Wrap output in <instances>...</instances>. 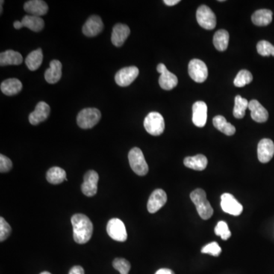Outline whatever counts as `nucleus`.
<instances>
[{"label":"nucleus","mask_w":274,"mask_h":274,"mask_svg":"<svg viewBox=\"0 0 274 274\" xmlns=\"http://www.w3.org/2000/svg\"><path fill=\"white\" fill-rule=\"evenodd\" d=\"M73 228V239L76 243L86 244L90 240L93 233V224L84 214H75L71 219Z\"/></svg>","instance_id":"1"},{"label":"nucleus","mask_w":274,"mask_h":274,"mask_svg":"<svg viewBox=\"0 0 274 274\" xmlns=\"http://www.w3.org/2000/svg\"><path fill=\"white\" fill-rule=\"evenodd\" d=\"M190 199L194 204L198 214L204 220L210 219L213 214V207L207 199V193L203 189H196L190 193Z\"/></svg>","instance_id":"2"},{"label":"nucleus","mask_w":274,"mask_h":274,"mask_svg":"<svg viewBox=\"0 0 274 274\" xmlns=\"http://www.w3.org/2000/svg\"><path fill=\"white\" fill-rule=\"evenodd\" d=\"M129 163L132 170L140 176H145L149 172V166L141 149L133 148L129 152Z\"/></svg>","instance_id":"3"},{"label":"nucleus","mask_w":274,"mask_h":274,"mask_svg":"<svg viewBox=\"0 0 274 274\" xmlns=\"http://www.w3.org/2000/svg\"><path fill=\"white\" fill-rule=\"evenodd\" d=\"M101 118V111L98 109L88 107L83 109L79 113L76 118L77 124L82 129H91L99 122Z\"/></svg>","instance_id":"4"},{"label":"nucleus","mask_w":274,"mask_h":274,"mask_svg":"<svg viewBox=\"0 0 274 274\" xmlns=\"http://www.w3.org/2000/svg\"><path fill=\"white\" fill-rule=\"evenodd\" d=\"M145 129L152 136H158L165 130V121L163 115L158 112H151L144 120Z\"/></svg>","instance_id":"5"},{"label":"nucleus","mask_w":274,"mask_h":274,"mask_svg":"<svg viewBox=\"0 0 274 274\" xmlns=\"http://www.w3.org/2000/svg\"><path fill=\"white\" fill-rule=\"evenodd\" d=\"M188 73L193 81L202 83L207 80L208 76V69L207 65L202 60L193 59L189 63Z\"/></svg>","instance_id":"6"},{"label":"nucleus","mask_w":274,"mask_h":274,"mask_svg":"<svg viewBox=\"0 0 274 274\" xmlns=\"http://www.w3.org/2000/svg\"><path fill=\"white\" fill-rule=\"evenodd\" d=\"M108 236L116 242H124L127 239V229L122 220L118 218L109 220L107 225Z\"/></svg>","instance_id":"7"},{"label":"nucleus","mask_w":274,"mask_h":274,"mask_svg":"<svg viewBox=\"0 0 274 274\" xmlns=\"http://www.w3.org/2000/svg\"><path fill=\"white\" fill-rule=\"evenodd\" d=\"M198 24L207 30L214 29L216 25V18L214 13L207 6L203 5L197 11Z\"/></svg>","instance_id":"8"},{"label":"nucleus","mask_w":274,"mask_h":274,"mask_svg":"<svg viewBox=\"0 0 274 274\" xmlns=\"http://www.w3.org/2000/svg\"><path fill=\"white\" fill-rule=\"evenodd\" d=\"M139 75V69L136 66H128L120 69L115 75V82L121 87L130 86Z\"/></svg>","instance_id":"9"},{"label":"nucleus","mask_w":274,"mask_h":274,"mask_svg":"<svg viewBox=\"0 0 274 274\" xmlns=\"http://www.w3.org/2000/svg\"><path fill=\"white\" fill-rule=\"evenodd\" d=\"M157 71L161 73L159 83H160V86L162 89L169 91L176 87L178 83V78L175 74L172 73L168 70L166 65L160 63L157 66Z\"/></svg>","instance_id":"10"},{"label":"nucleus","mask_w":274,"mask_h":274,"mask_svg":"<svg viewBox=\"0 0 274 274\" xmlns=\"http://www.w3.org/2000/svg\"><path fill=\"white\" fill-rule=\"evenodd\" d=\"M221 207L222 210L232 216H239L243 211L242 204L232 194L225 193L221 197Z\"/></svg>","instance_id":"11"},{"label":"nucleus","mask_w":274,"mask_h":274,"mask_svg":"<svg viewBox=\"0 0 274 274\" xmlns=\"http://www.w3.org/2000/svg\"><path fill=\"white\" fill-rule=\"evenodd\" d=\"M98 180L99 176L95 171L90 170L86 172L84 176V182L81 187L82 191L86 196L93 197L96 194Z\"/></svg>","instance_id":"12"},{"label":"nucleus","mask_w":274,"mask_h":274,"mask_svg":"<svg viewBox=\"0 0 274 274\" xmlns=\"http://www.w3.org/2000/svg\"><path fill=\"white\" fill-rule=\"evenodd\" d=\"M104 29V24L98 16H92L83 27V32L87 37H92L99 34Z\"/></svg>","instance_id":"13"},{"label":"nucleus","mask_w":274,"mask_h":274,"mask_svg":"<svg viewBox=\"0 0 274 274\" xmlns=\"http://www.w3.org/2000/svg\"><path fill=\"white\" fill-rule=\"evenodd\" d=\"M274 155V143L269 139H263L257 146V157L262 163H267Z\"/></svg>","instance_id":"14"},{"label":"nucleus","mask_w":274,"mask_h":274,"mask_svg":"<svg viewBox=\"0 0 274 274\" xmlns=\"http://www.w3.org/2000/svg\"><path fill=\"white\" fill-rule=\"evenodd\" d=\"M167 194L162 189H157L152 192L148 201V211L150 213H155L158 212L162 207H164L167 202Z\"/></svg>","instance_id":"15"},{"label":"nucleus","mask_w":274,"mask_h":274,"mask_svg":"<svg viewBox=\"0 0 274 274\" xmlns=\"http://www.w3.org/2000/svg\"><path fill=\"white\" fill-rule=\"evenodd\" d=\"M51 113V107L49 104L45 101H40L36 106L35 110L31 112L28 116L30 124L37 125L40 123L46 121Z\"/></svg>","instance_id":"16"},{"label":"nucleus","mask_w":274,"mask_h":274,"mask_svg":"<svg viewBox=\"0 0 274 274\" xmlns=\"http://www.w3.org/2000/svg\"><path fill=\"white\" fill-rule=\"evenodd\" d=\"M192 110H193L192 121H193L194 125L198 127H204L207 124V104L204 101H197L193 104Z\"/></svg>","instance_id":"17"},{"label":"nucleus","mask_w":274,"mask_h":274,"mask_svg":"<svg viewBox=\"0 0 274 274\" xmlns=\"http://www.w3.org/2000/svg\"><path fill=\"white\" fill-rule=\"evenodd\" d=\"M130 34V29L127 25L116 24L113 28L111 34V42L115 47L120 48L125 43Z\"/></svg>","instance_id":"18"},{"label":"nucleus","mask_w":274,"mask_h":274,"mask_svg":"<svg viewBox=\"0 0 274 274\" xmlns=\"http://www.w3.org/2000/svg\"><path fill=\"white\" fill-rule=\"evenodd\" d=\"M24 10L31 16L41 17L48 13V6L45 1H42V0H30L25 3L24 5Z\"/></svg>","instance_id":"19"},{"label":"nucleus","mask_w":274,"mask_h":274,"mask_svg":"<svg viewBox=\"0 0 274 274\" xmlns=\"http://www.w3.org/2000/svg\"><path fill=\"white\" fill-rule=\"evenodd\" d=\"M248 108L251 110V118L257 123L266 122L269 118V113L264 107L257 100H251Z\"/></svg>","instance_id":"20"},{"label":"nucleus","mask_w":274,"mask_h":274,"mask_svg":"<svg viewBox=\"0 0 274 274\" xmlns=\"http://www.w3.org/2000/svg\"><path fill=\"white\" fill-rule=\"evenodd\" d=\"M62 77V63L59 60H54L50 63V67L45 73V80L50 84H55Z\"/></svg>","instance_id":"21"},{"label":"nucleus","mask_w":274,"mask_h":274,"mask_svg":"<svg viewBox=\"0 0 274 274\" xmlns=\"http://www.w3.org/2000/svg\"><path fill=\"white\" fill-rule=\"evenodd\" d=\"M1 92L8 96L17 95L22 90V83L18 79H9L1 83Z\"/></svg>","instance_id":"22"},{"label":"nucleus","mask_w":274,"mask_h":274,"mask_svg":"<svg viewBox=\"0 0 274 274\" xmlns=\"http://www.w3.org/2000/svg\"><path fill=\"white\" fill-rule=\"evenodd\" d=\"M23 61V57L20 53L17 51H9L0 54V65L1 66H10V65H20Z\"/></svg>","instance_id":"23"},{"label":"nucleus","mask_w":274,"mask_h":274,"mask_svg":"<svg viewBox=\"0 0 274 274\" xmlns=\"http://www.w3.org/2000/svg\"><path fill=\"white\" fill-rule=\"evenodd\" d=\"M184 164L189 169L196 171H203L207 168L208 160L205 155L200 154L195 156L187 157L184 159Z\"/></svg>","instance_id":"24"},{"label":"nucleus","mask_w":274,"mask_h":274,"mask_svg":"<svg viewBox=\"0 0 274 274\" xmlns=\"http://www.w3.org/2000/svg\"><path fill=\"white\" fill-rule=\"evenodd\" d=\"M251 20L257 26H266L272 22V11L269 10H257L251 16Z\"/></svg>","instance_id":"25"},{"label":"nucleus","mask_w":274,"mask_h":274,"mask_svg":"<svg viewBox=\"0 0 274 274\" xmlns=\"http://www.w3.org/2000/svg\"><path fill=\"white\" fill-rule=\"evenodd\" d=\"M43 62V53L41 48L32 51L27 56L25 64L31 71H35L40 68Z\"/></svg>","instance_id":"26"},{"label":"nucleus","mask_w":274,"mask_h":274,"mask_svg":"<svg viewBox=\"0 0 274 274\" xmlns=\"http://www.w3.org/2000/svg\"><path fill=\"white\" fill-rule=\"evenodd\" d=\"M213 125L219 131L223 133L227 136H232L236 133V127L227 122L226 119L223 116L218 115L215 116L213 120Z\"/></svg>","instance_id":"27"},{"label":"nucleus","mask_w":274,"mask_h":274,"mask_svg":"<svg viewBox=\"0 0 274 274\" xmlns=\"http://www.w3.org/2000/svg\"><path fill=\"white\" fill-rule=\"evenodd\" d=\"M22 23L23 27L28 28V29L31 30L34 32H39L45 28V22L42 18L38 17V16H24Z\"/></svg>","instance_id":"28"},{"label":"nucleus","mask_w":274,"mask_h":274,"mask_svg":"<svg viewBox=\"0 0 274 274\" xmlns=\"http://www.w3.org/2000/svg\"><path fill=\"white\" fill-rule=\"evenodd\" d=\"M228 42H229V34L225 30H219L215 33L213 37V45L217 51H226L228 48Z\"/></svg>","instance_id":"29"},{"label":"nucleus","mask_w":274,"mask_h":274,"mask_svg":"<svg viewBox=\"0 0 274 274\" xmlns=\"http://www.w3.org/2000/svg\"><path fill=\"white\" fill-rule=\"evenodd\" d=\"M47 180L52 184H59L67 181L65 170L60 167H52L47 172Z\"/></svg>","instance_id":"30"},{"label":"nucleus","mask_w":274,"mask_h":274,"mask_svg":"<svg viewBox=\"0 0 274 274\" xmlns=\"http://www.w3.org/2000/svg\"><path fill=\"white\" fill-rule=\"evenodd\" d=\"M249 102L248 100L242 98L241 95H237L234 98V107L233 115L237 119H242L245 116V110L248 108Z\"/></svg>","instance_id":"31"},{"label":"nucleus","mask_w":274,"mask_h":274,"mask_svg":"<svg viewBox=\"0 0 274 274\" xmlns=\"http://www.w3.org/2000/svg\"><path fill=\"white\" fill-rule=\"evenodd\" d=\"M252 80V74L249 71L243 69V70H241L236 75L234 80V85L238 88L245 87L246 85L250 84Z\"/></svg>","instance_id":"32"},{"label":"nucleus","mask_w":274,"mask_h":274,"mask_svg":"<svg viewBox=\"0 0 274 274\" xmlns=\"http://www.w3.org/2000/svg\"><path fill=\"white\" fill-rule=\"evenodd\" d=\"M257 52L263 57H274V46L266 41H260L257 43Z\"/></svg>","instance_id":"33"},{"label":"nucleus","mask_w":274,"mask_h":274,"mask_svg":"<svg viewBox=\"0 0 274 274\" xmlns=\"http://www.w3.org/2000/svg\"><path fill=\"white\" fill-rule=\"evenodd\" d=\"M113 266L121 274H128L131 265L128 260L124 258H116L113 260Z\"/></svg>","instance_id":"34"},{"label":"nucleus","mask_w":274,"mask_h":274,"mask_svg":"<svg viewBox=\"0 0 274 274\" xmlns=\"http://www.w3.org/2000/svg\"><path fill=\"white\" fill-rule=\"evenodd\" d=\"M215 233L216 236H220L222 240H228L231 237V234L228 225L226 222H223V221L218 222L216 228H215Z\"/></svg>","instance_id":"35"},{"label":"nucleus","mask_w":274,"mask_h":274,"mask_svg":"<svg viewBox=\"0 0 274 274\" xmlns=\"http://www.w3.org/2000/svg\"><path fill=\"white\" fill-rule=\"evenodd\" d=\"M12 228L10 224L4 217L0 218V242H3L8 239L11 234Z\"/></svg>","instance_id":"36"},{"label":"nucleus","mask_w":274,"mask_h":274,"mask_svg":"<svg viewBox=\"0 0 274 274\" xmlns=\"http://www.w3.org/2000/svg\"><path fill=\"white\" fill-rule=\"evenodd\" d=\"M201 252L203 254H211V255L214 256V257H218V256L220 255L221 252H222V249H221L219 244L214 242L204 246L202 248V250H201Z\"/></svg>","instance_id":"37"},{"label":"nucleus","mask_w":274,"mask_h":274,"mask_svg":"<svg viewBox=\"0 0 274 274\" xmlns=\"http://www.w3.org/2000/svg\"><path fill=\"white\" fill-rule=\"evenodd\" d=\"M13 168V163L11 160L1 154L0 155V172L1 173H7L10 172Z\"/></svg>","instance_id":"38"},{"label":"nucleus","mask_w":274,"mask_h":274,"mask_svg":"<svg viewBox=\"0 0 274 274\" xmlns=\"http://www.w3.org/2000/svg\"><path fill=\"white\" fill-rule=\"evenodd\" d=\"M69 274H85L84 269L81 266H74L69 270Z\"/></svg>","instance_id":"39"},{"label":"nucleus","mask_w":274,"mask_h":274,"mask_svg":"<svg viewBox=\"0 0 274 274\" xmlns=\"http://www.w3.org/2000/svg\"><path fill=\"white\" fill-rule=\"evenodd\" d=\"M155 274H175V272L172 269L163 268V269H159Z\"/></svg>","instance_id":"40"},{"label":"nucleus","mask_w":274,"mask_h":274,"mask_svg":"<svg viewBox=\"0 0 274 274\" xmlns=\"http://www.w3.org/2000/svg\"><path fill=\"white\" fill-rule=\"evenodd\" d=\"M163 2H164L166 5L169 6V7H173V6L179 4L180 0H164Z\"/></svg>","instance_id":"41"},{"label":"nucleus","mask_w":274,"mask_h":274,"mask_svg":"<svg viewBox=\"0 0 274 274\" xmlns=\"http://www.w3.org/2000/svg\"><path fill=\"white\" fill-rule=\"evenodd\" d=\"M14 25V28L16 29H21V28H23V25H22V22H19V21H16L13 24Z\"/></svg>","instance_id":"42"},{"label":"nucleus","mask_w":274,"mask_h":274,"mask_svg":"<svg viewBox=\"0 0 274 274\" xmlns=\"http://www.w3.org/2000/svg\"><path fill=\"white\" fill-rule=\"evenodd\" d=\"M0 3H1V4H0V5H1V8H0V9H1V10H0V11H1V14H2V13H3V4H4V1H3V0H2V1H1V2H0Z\"/></svg>","instance_id":"43"},{"label":"nucleus","mask_w":274,"mask_h":274,"mask_svg":"<svg viewBox=\"0 0 274 274\" xmlns=\"http://www.w3.org/2000/svg\"><path fill=\"white\" fill-rule=\"evenodd\" d=\"M40 274H51V272H48V271H44V272H41Z\"/></svg>","instance_id":"44"}]
</instances>
